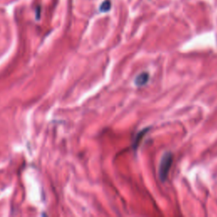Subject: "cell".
<instances>
[{
	"mask_svg": "<svg viewBox=\"0 0 217 217\" xmlns=\"http://www.w3.org/2000/svg\"><path fill=\"white\" fill-rule=\"evenodd\" d=\"M110 7H111L110 1H109V0H106V1H104V2L102 3V5H101V7H100V10H101V11H108V9H110Z\"/></svg>",
	"mask_w": 217,
	"mask_h": 217,
	"instance_id": "4",
	"label": "cell"
},
{
	"mask_svg": "<svg viewBox=\"0 0 217 217\" xmlns=\"http://www.w3.org/2000/svg\"><path fill=\"white\" fill-rule=\"evenodd\" d=\"M149 128H144L143 130H142V131H140L136 135V137H135V139L133 141V148H134V149H137V148H138V144L140 143V142H141V139L143 138V136H144V134L149 131Z\"/></svg>",
	"mask_w": 217,
	"mask_h": 217,
	"instance_id": "3",
	"label": "cell"
},
{
	"mask_svg": "<svg viewBox=\"0 0 217 217\" xmlns=\"http://www.w3.org/2000/svg\"><path fill=\"white\" fill-rule=\"evenodd\" d=\"M149 75L148 72H142L135 78L134 81L138 87H142L147 84V82L149 81Z\"/></svg>",
	"mask_w": 217,
	"mask_h": 217,
	"instance_id": "2",
	"label": "cell"
},
{
	"mask_svg": "<svg viewBox=\"0 0 217 217\" xmlns=\"http://www.w3.org/2000/svg\"><path fill=\"white\" fill-rule=\"evenodd\" d=\"M172 159L173 155L171 152H166L165 154H164L160 159L159 166V176L161 182H165L167 179L169 171L172 165Z\"/></svg>",
	"mask_w": 217,
	"mask_h": 217,
	"instance_id": "1",
	"label": "cell"
}]
</instances>
